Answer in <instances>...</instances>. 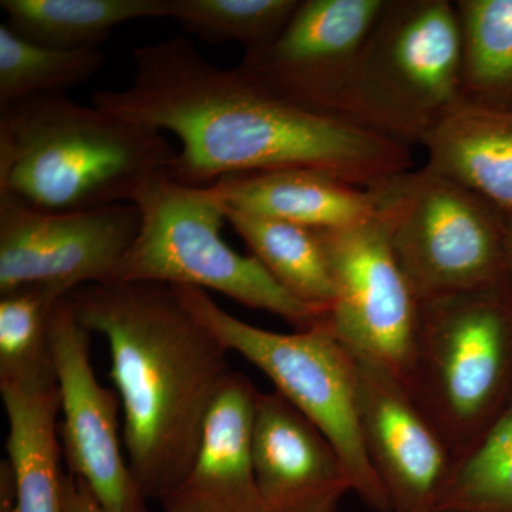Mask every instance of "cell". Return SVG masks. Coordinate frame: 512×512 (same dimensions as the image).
Here are the masks:
<instances>
[{"mask_svg": "<svg viewBox=\"0 0 512 512\" xmlns=\"http://www.w3.org/2000/svg\"><path fill=\"white\" fill-rule=\"evenodd\" d=\"M163 133L64 94L0 106V195L47 212L133 204L170 175Z\"/></svg>", "mask_w": 512, "mask_h": 512, "instance_id": "cell-3", "label": "cell"}, {"mask_svg": "<svg viewBox=\"0 0 512 512\" xmlns=\"http://www.w3.org/2000/svg\"><path fill=\"white\" fill-rule=\"evenodd\" d=\"M464 103L456 3L387 0L333 117L421 146Z\"/></svg>", "mask_w": 512, "mask_h": 512, "instance_id": "cell-4", "label": "cell"}, {"mask_svg": "<svg viewBox=\"0 0 512 512\" xmlns=\"http://www.w3.org/2000/svg\"><path fill=\"white\" fill-rule=\"evenodd\" d=\"M319 234L335 288L330 328L355 355L382 363L407 383L420 301L394 255L383 218L376 214Z\"/></svg>", "mask_w": 512, "mask_h": 512, "instance_id": "cell-9", "label": "cell"}, {"mask_svg": "<svg viewBox=\"0 0 512 512\" xmlns=\"http://www.w3.org/2000/svg\"><path fill=\"white\" fill-rule=\"evenodd\" d=\"M13 505L2 504L0 505V512H10L12 511Z\"/></svg>", "mask_w": 512, "mask_h": 512, "instance_id": "cell-28", "label": "cell"}, {"mask_svg": "<svg viewBox=\"0 0 512 512\" xmlns=\"http://www.w3.org/2000/svg\"><path fill=\"white\" fill-rule=\"evenodd\" d=\"M436 508L448 512H512V399L457 457Z\"/></svg>", "mask_w": 512, "mask_h": 512, "instance_id": "cell-23", "label": "cell"}, {"mask_svg": "<svg viewBox=\"0 0 512 512\" xmlns=\"http://www.w3.org/2000/svg\"><path fill=\"white\" fill-rule=\"evenodd\" d=\"M13 33L60 50L99 49L111 32L138 19H167V0H2Z\"/></svg>", "mask_w": 512, "mask_h": 512, "instance_id": "cell-19", "label": "cell"}, {"mask_svg": "<svg viewBox=\"0 0 512 512\" xmlns=\"http://www.w3.org/2000/svg\"><path fill=\"white\" fill-rule=\"evenodd\" d=\"M133 62L130 86L94 94L93 106L178 137V183L313 168L370 188L412 170L409 146L279 99L239 67L208 62L187 37L137 47Z\"/></svg>", "mask_w": 512, "mask_h": 512, "instance_id": "cell-1", "label": "cell"}, {"mask_svg": "<svg viewBox=\"0 0 512 512\" xmlns=\"http://www.w3.org/2000/svg\"><path fill=\"white\" fill-rule=\"evenodd\" d=\"M299 0H167V19L205 42H237L245 53L271 45Z\"/></svg>", "mask_w": 512, "mask_h": 512, "instance_id": "cell-25", "label": "cell"}, {"mask_svg": "<svg viewBox=\"0 0 512 512\" xmlns=\"http://www.w3.org/2000/svg\"><path fill=\"white\" fill-rule=\"evenodd\" d=\"M106 62L100 49L36 45L0 25V106L26 97L64 94L92 79Z\"/></svg>", "mask_w": 512, "mask_h": 512, "instance_id": "cell-24", "label": "cell"}, {"mask_svg": "<svg viewBox=\"0 0 512 512\" xmlns=\"http://www.w3.org/2000/svg\"><path fill=\"white\" fill-rule=\"evenodd\" d=\"M427 167L512 214V110L463 103L424 138Z\"/></svg>", "mask_w": 512, "mask_h": 512, "instance_id": "cell-17", "label": "cell"}, {"mask_svg": "<svg viewBox=\"0 0 512 512\" xmlns=\"http://www.w3.org/2000/svg\"><path fill=\"white\" fill-rule=\"evenodd\" d=\"M171 288L225 348L258 367L276 392L328 437L348 467L353 493L372 510L392 512L360 431L355 353L336 336L328 318L295 333L272 332L235 318L208 292Z\"/></svg>", "mask_w": 512, "mask_h": 512, "instance_id": "cell-7", "label": "cell"}, {"mask_svg": "<svg viewBox=\"0 0 512 512\" xmlns=\"http://www.w3.org/2000/svg\"><path fill=\"white\" fill-rule=\"evenodd\" d=\"M0 396L9 427L6 461L15 485L10 512H64L57 383L36 387L0 383Z\"/></svg>", "mask_w": 512, "mask_h": 512, "instance_id": "cell-18", "label": "cell"}, {"mask_svg": "<svg viewBox=\"0 0 512 512\" xmlns=\"http://www.w3.org/2000/svg\"><path fill=\"white\" fill-rule=\"evenodd\" d=\"M225 214L252 256L282 288L313 311L329 315L335 288L318 229L227 208Z\"/></svg>", "mask_w": 512, "mask_h": 512, "instance_id": "cell-20", "label": "cell"}, {"mask_svg": "<svg viewBox=\"0 0 512 512\" xmlns=\"http://www.w3.org/2000/svg\"><path fill=\"white\" fill-rule=\"evenodd\" d=\"M67 298L84 328L107 342L128 463L148 500L160 501L197 454L232 375L229 350L168 285L114 281Z\"/></svg>", "mask_w": 512, "mask_h": 512, "instance_id": "cell-2", "label": "cell"}, {"mask_svg": "<svg viewBox=\"0 0 512 512\" xmlns=\"http://www.w3.org/2000/svg\"><path fill=\"white\" fill-rule=\"evenodd\" d=\"M138 228L134 204L47 212L0 195V295L40 286L66 298L83 286L107 284Z\"/></svg>", "mask_w": 512, "mask_h": 512, "instance_id": "cell-10", "label": "cell"}, {"mask_svg": "<svg viewBox=\"0 0 512 512\" xmlns=\"http://www.w3.org/2000/svg\"><path fill=\"white\" fill-rule=\"evenodd\" d=\"M505 255L508 272L512 276V214H505Z\"/></svg>", "mask_w": 512, "mask_h": 512, "instance_id": "cell-27", "label": "cell"}, {"mask_svg": "<svg viewBox=\"0 0 512 512\" xmlns=\"http://www.w3.org/2000/svg\"><path fill=\"white\" fill-rule=\"evenodd\" d=\"M410 390L460 457L512 399V276L420 302Z\"/></svg>", "mask_w": 512, "mask_h": 512, "instance_id": "cell-5", "label": "cell"}, {"mask_svg": "<svg viewBox=\"0 0 512 512\" xmlns=\"http://www.w3.org/2000/svg\"><path fill=\"white\" fill-rule=\"evenodd\" d=\"M52 352L60 394L59 440L69 474L89 488L103 512H150L121 448V403L116 390L97 379L89 332L69 298L57 303Z\"/></svg>", "mask_w": 512, "mask_h": 512, "instance_id": "cell-11", "label": "cell"}, {"mask_svg": "<svg viewBox=\"0 0 512 512\" xmlns=\"http://www.w3.org/2000/svg\"><path fill=\"white\" fill-rule=\"evenodd\" d=\"M258 393L247 376L232 372L208 413L190 468L158 501L163 512H269L252 458Z\"/></svg>", "mask_w": 512, "mask_h": 512, "instance_id": "cell-15", "label": "cell"}, {"mask_svg": "<svg viewBox=\"0 0 512 512\" xmlns=\"http://www.w3.org/2000/svg\"><path fill=\"white\" fill-rule=\"evenodd\" d=\"M390 244L420 302L510 274L505 214L424 165L370 187Z\"/></svg>", "mask_w": 512, "mask_h": 512, "instance_id": "cell-8", "label": "cell"}, {"mask_svg": "<svg viewBox=\"0 0 512 512\" xmlns=\"http://www.w3.org/2000/svg\"><path fill=\"white\" fill-rule=\"evenodd\" d=\"M464 103L512 110V0H458Z\"/></svg>", "mask_w": 512, "mask_h": 512, "instance_id": "cell-21", "label": "cell"}, {"mask_svg": "<svg viewBox=\"0 0 512 512\" xmlns=\"http://www.w3.org/2000/svg\"><path fill=\"white\" fill-rule=\"evenodd\" d=\"M252 458L269 512H338L353 493L338 450L276 390L256 396Z\"/></svg>", "mask_w": 512, "mask_h": 512, "instance_id": "cell-14", "label": "cell"}, {"mask_svg": "<svg viewBox=\"0 0 512 512\" xmlns=\"http://www.w3.org/2000/svg\"><path fill=\"white\" fill-rule=\"evenodd\" d=\"M133 204L140 228L111 282L210 289L279 316L296 330L328 318L282 288L254 256L229 247L221 235L227 214L210 187H190L163 175L138 192Z\"/></svg>", "mask_w": 512, "mask_h": 512, "instance_id": "cell-6", "label": "cell"}, {"mask_svg": "<svg viewBox=\"0 0 512 512\" xmlns=\"http://www.w3.org/2000/svg\"><path fill=\"white\" fill-rule=\"evenodd\" d=\"M423 512H448V511L440 510V508H433V510H427V511H423Z\"/></svg>", "mask_w": 512, "mask_h": 512, "instance_id": "cell-29", "label": "cell"}, {"mask_svg": "<svg viewBox=\"0 0 512 512\" xmlns=\"http://www.w3.org/2000/svg\"><path fill=\"white\" fill-rule=\"evenodd\" d=\"M355 357L360 431L392 512L433 510L456 454L402 376Z\"/></svg>", "mask_w": 512, "mask_h": 512, "instance_id": "cell-13", "label": "cell"}, {"mask_svg": "<svg viewBox=\"0 0 512 512\" xmlns=\"http://www.w3.org/2000/svg\"><path fill=\"white\" fill-rule=\"evenodd\" d=\"M387 0H303L271 45L239 69L279 99L333 117L367 36Z\"/></svg>", "mask_w": 512, "mask_h": 512, "instance_id": "cell-12", "label": "cell"}, {"mask_svg": "<svg viewBox=\"0 0 512 512\" xmlns=\"http://www.w3.org/2000/svg\"><path fill=\"white\" fill-rule=\"evenodd\" d=\"M63 296L40 286L0 295V383L56 384L52 319Z\"/></svg>", "mask_w": 512, "mask_h": 512, "instance_id": "cell-22", "label": "cell"}, {"mask_svg": "<svg viewBox=\"0 0 512 512\" xmlns=\"http://www.w3.org/2000/svg\"><path fill=\"white\" fill-rule=\"evenodd\" d=\"M227 210L328 231L376 217L375 194L313 168L229 175L210 185Z\"/></svg>", "mask_w": 512, "mask_h": 512, "instance_id": "cell-16", "label": "cell"}, {"mask_svg": "<svg viewBox=\"0 0 512 512\" xmlns=\"http://www.w3.org/2000/svg\"><path fill=\"white\" fill-rule=\"evenodd\" d=\"M64 512H103L87 485L72 474L63 477Z\"/></svg>", "mask_w": 512, "mask_h": 512, "instance_id": "cell-26", "label": "cell"}]
</instances>
